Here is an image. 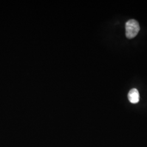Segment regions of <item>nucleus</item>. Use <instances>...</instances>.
<instances>
[{"mask_svg":"<svg viewBox=\"0 0 147 147\" xmlns=\"http://www.w3.org/2000/svg\"><path fill=\"white\" fill-rule=\"evenodd\" d=\"M128 99L132 104H137L140 101V94L137 89L132 88L128 93Z\"/></svg>","mask_w":147,"mask_h":147,"instance_id":"2","label":"nucleus"},{"mask_svg":"<svg viewBox=\"0 0 147 147\" xmlns=\"http://www.w3.org/2000/svg\"><path fill=\"white\" fill-rule=\"evenodd\" d=\"M140 30L138 22L135 19H130L125 24V34L128 39H132L136 37Z\"/></svg>","mask_w":147,"mask_h":147,"instance_id":"1","label":"nucleus"}]
</instances>
